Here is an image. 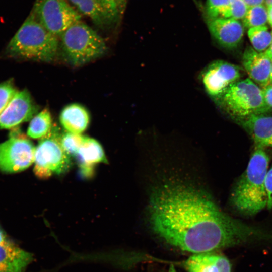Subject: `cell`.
Returning a JSON list of instances; mask_svg holds the SVG:
<instances>
[{
	"label": "cell",
	"instance_id": "6da1fadb",
	"mask_svg": "<svg viewBox=\"0 0 272 272\" xmlns=\"http://www.w3.org/2000/svg\"><path fill=\"white\" fill-rule=\"evenodd\" d=\"M155 233L168 244L198 254L272 241V233L228 215L203 190L182 182L155 188L149 206Z\"/></svg>",
	"mask_w": 272,
	"mask_h": 272
},
{
	"label": "cell",
	"instance_id": "7a4b0ae2",
	"mask_svg": "<svg viewBox=\"0 0 272 272\" xmlns=\"http://www.w3.org/2000/svg\"><path fill=\"white\" fill-rule=\"evenodd\" d=\"M269 160L265 148L255 146L247 168L230 195L232 207L240 214L252 216L266 208L265 181Z\"/></svg>",
	"mask_w": 272,
	"mask_h": 272
},
{
	"label": "cell",
	"instance_id": "3957f363",
	"mask_svg": "<svg viewBox=\"0 0 272 272\" xmlns=\"http://www.w3.org/2000/svg\"><path fill=\"white\" fill-rule=\"evenodd\" d=\"M58 37L47 31L31 13L9 42L6 50L11 57L50 62L59 49Z\"/></svg>",
	"mask_w": 272,
	"mask_h": 272
},
{
	"label": "cell",
	"instance_id": "277c9868",
	"mask_svg": "<svg viewBox=\"0 0 272 272\" xmlns=\"http://www.w3.org/2000/svg\"><path fill=\"white\" fill-rule=\"evenodd\" d=\"M59 37L63 57L72 65L88 63L103 56L107 51L104 39L81 21L70 26Z\"/></svg>",
	"mask_w": 272,
	"mask_h": 272
},
{
	"label": "cell",
	"instance_id": "5b68a950",
	"mask_svg": "<svg viewBox=\"0 0 272 272\" xmlns=\"http://www.w3.org/2000/svg\"><path fill=\"white\" fill-rule=\"evenodd\" d=\"M217 100L237 122L270 110L266 104L262 89L249 78L234 83Z\"/></svg>",
	"mask_w": 272,
	"mask_h": 272
},
{
	"label": "cell",
	"instance_id": "8992f818",
	"mask_svg": "<svg viewBox=\"0 0 272 272\" xmlns=\"http://www.w3.org/2000/svg\"><path fill=\"white\" fill-rule=\"evenodd\" d=\"M62 132L56 125L40 140L36 148L34 172L40 179H45L53 174L65 172L71 167V157L60 142Z\"/></svg>",
	"mask_w": 272,
	"mask_h": 272
},
{
	"label": "cell",
	"instance_id": "52a82bcc",
	"mask_svg": "<svg viewBox=\"0 0 272 272\" xmlns=\"http://www.w3.org/2000/svg\"><path fill=\"white\" fill-rule=\"evenodd\" d=\"M50 33L60 37L81 15L66 0H36L31 12Z\"/></svg>",
	"mask_w": 272,
	"mask_h": 272
},
{
	"label": "cell",
	"instance_id": "ba28073f",
	"mask_svg": "<svg viewBox=\"0 0 272 272\" xmlns=\"http://www.w3.org/2000/svg\"><path fill=\"white\" fill-rule=\"evenodd\" d=\"M36 148L33 143L18 130L0 144V170L7 173L22 171L34 162Z\"/></svg>",
	"mask_w": 272,
	"mask_h": 272
},
{
	"label": "cell",
	"instance_id": "9c48e42d",
	"mask_svg": "<svg viewBox=\"0 0 272 272\" xmlns=\"http://www.w3.org/2000/svg\"><path fill=\"white\" fill-rule=\"evenodd\" d=\"M241 75L238 66L218 60L211 63L204 70L201 81L207 93L217 100L232 85L240 80Z\"/></svg>",
	"mask_w": 272,
	"mask_h": 272
},
{
	"label": "cell",
	"instance_id": "30bf717a",
	"mask_svg": "<svg viewBox=\"0 0 272 272\" xmlns=\"http://www.w3.org/2000/svg\"><path fill=\"white\" fill-rule=\"evenodd\" d=\"M39 108L27 89L18 91L0 114V129H11L29 121Z\"/></svg>",
	"mask_w": 272,
	"mask_h": 272
},
{
	"label": "cell",
	"instance_id": "8fae6325",
	"mask_svg": "<svg viewBox=\"0 0 272 272\" xmlns=\"http://www.w3.org/2000/svg\"><path fill=\"white\" fill-rule=\"evenodd\" d=\"M208 30L221 46L228 49L237 47L242 40L244 27L240 20L232 18L207 19Z\"/></svg>",
	"mask_w": 272,
	"mask_h": 272
},
{
	"label": "cell",
	"instance_id": "7c38bea8",
	"mask_svg": "<svg viewBox=\"0 0 272 272\" xmlns=\"http://www.w3.org/2000/svg\"><path fill=\"white\" fill-rule=\"evenodd\" d=\"M242 64L249 78L261 88L269 83L272 60L263 52H259L252 47H247L243 54Z\"/></svg>",
	"mask_w": 272,
	"mask_h": 272
},
{
	"label": "cell",
	"instance_id": "4fadbf2b",
	"mask_svg": "<svg viewBox=\"0 0 272 272\" xmlns=\"http://www.w3.org/2000/svg\"><path fill=\"white\" fill-rule=\"evenodd\" d=\"M237 122L247 132L255 146L272 148V116L253 115Z\"/></svg>",
	"mask_w": 272,
	"mask_h": 272
},
{
	"label": "cell",
	"instance_id": "5bb4252c",
	"mask_svg": "<svg viewBox=\"0 0 272 272\" xmlns=\"http://www.w3.org/2000/svg\"><path fill=\"white\" fill-rule=\"evenodd\" d=\"M187 272H231V265L227 257L214 252L194 255L184 263Z\"/></svg>",
	"mask_w": 272,
	"mask_h": 272
},
{
	"label": "cell",
	"instance_id": "9a60e30c",
	"mask_svg": "<svg viewBox=\"0 0 272 272\" xmlns=\"http://www.w3.org/2000/svg\"><path fill=\"white\" fill-rule=\"evenodd\" d=\"M33 255L15 244L0 246V272H25Z\"/></svg>",
	"mask_w": 272,
	"mask_h": 272
},
{
	"label": "cell",
	"instance_id": "2e32d148",
	"mask_svg": "<svg viewBox=\"0 0 272 272\" xmlns=\"http://www.w3.org/2000/svg\"><path fill=\"white\" fill-rule=\"evenodd\" d=\"M80 14L89 17L96 25L109 26L116 21L102 0H69Z\"/></svg>",
	"mask_w": 272,
	"mask_h": 272
},
{
	"label": "cell",
	"instance_id": "e0dca14e",
	"mask_svg": "<svg viewBox=\"0 0 272 272\" xmlns=\"http://www.w3.org/2000/svg\"><path fill=\"white\" fill-rule=\"evenodd\" d=\"M90 115L87 110L78 103L70 104L61 110L59 121L64 129L68 132L81 134L88 127Z\"/></svg>",
	"mask_w": 272,
	"mask_h": 272
},
{
	"label": "cell",
	"instance_id": "ac0fdd59",
	"mask_svg": "<svg viewBox=\"0 0 272 272\" xmlns=\"http://www.w3.org/2000/svg\"><path fill=\"white\" fill-rule=\"evenodd\" d=\"M75 157L86 174L90 173L95 164L107 163L104 150L96 140L85 136L83 142Z\"/></svg>",
	"mask_w": 272,
	"mask_h": 272
},
{
	"label": "cell",
	"instance_id": "d6986e66",
	"mask_svg": "<svg viewBox=\"0 0 272 272\" xmlns=\"http://www.w3.org/2000/svg\"><path fill=\"white\" fill-rule=\"evenodd\" d=\"M53 124L51 114L45 108L31 119L28 127L27 135L32 139H40L49 132Z\"/></svg>",
	"mask_w": 272,
	"mask_h": 272
},
{
	"label": "cell",
	"instance_id": "ffe728a7",
	"mask_svg": "<svg viewBox=\"0 0 272 272\" xmlns=\"http://www.w3.org/2000/svg\"><path fill=\"white\" fill-rule=\"evenodd\" d=\"M247 34L252 48L259 52H265L272 41V31L267 25L249 28Z\"/></svg>",
	"mask_w": 272,
	"mask_h": 272
},
{
	"label": "cell",
	"instance_id": "44dd1931",
	"mask_svg": "<svg viewBox=\"0 0 272 272\" xmlns=\"http://www.w3.org/2000/svg\"><path fill=\"white\" fill-rule=\"evenodd\" d=\"M241 21L244 27L248 29L252 27L266 25L268 17L266 5H261L248 8Z\"/></svg>",
	"mask_w": 272,
	"mask_h": 272
},
{
	"label": "cell",
	"instance_id": "7402d4cb",
	"mask_svg": "<svg viewBox=\"0 0 272 272\" xmlns=\"http://www.w3.org/2000/svg\"><path fill=\"white\" fill-rule=\"evenodd\" d=\"M230 0H207L205 12L207 19L230 18Z\"/></svg>",
	"mask_w": 272,
	"mask_h": 272
},
{
	"label": "cell",
	"instance_id": "603a6c76",
	"mask_svg": "<svg viewBox=\"0 0 272 272\" xmlns=\"http://www.w3.org/2000/svg\"><path fill=\"white\" fill-rule=\"evenodd\" d=\"M85 136L68 131L62 132L60 142L61 146L71 157H75L81 147Z\"/></svg>",
	"mask_w": 272,
	"mask_h": 272
},
{
	"label": "cell",
	"instance_id": "cb8c5ba5",
	"mask_svg": "<svg viewBox=\"0 0 272 272\" xmlns=\"http://www.w3.org/2000/svg\"><path fill=\"white\" fill-rule=\"evenodd\" d=\"M18 91L11 80L0 83V114Z\"/></svg>",
	"mask_w": 272,
	"mask_h": 272
},
{
	"label": "cell",
	"instance_id": "d4e9b609",
	"mask_svg": "<svg viewBox=\"0 0 272 272\" xmlns=\"http://www.w3.org/2000/svg\"><path fill=\"white\" fill-rule=\"evenodd\" d=\"M248 7L243 0H230V18L242 20L244 17Z\"/></svg>",
	"mask_w": 272,
	"mask_h": 272
},
{
	"label": "cell",
	"instance_id": "484cf974",
	"mask_svg": "<svg viewBox=\"0 0 272 272\" xmlns=\"http://www.w3.org/2000/svg\"><path fill=\"white\" fill-rule=\"evenodd\" d=\"M102 1L116 21L122 14L125 0H102Z\"/></svg>",
	"mask_w": 272,
	"mask_h": 272
},
{
	"label": "cell",
	"instance_id": "4316f807",
	"mask_svg": "<svg viewBox=\"0 0 272 272\" xmlns=\"http://www.w3.org/2000/svg\"><path fill=\"white\" fill-rule=\"evenodd\" d=\"M267 194V206L268 209H272V166L268 168L265 181Z\"/></svg>",
	"mask_w": 272,
	"mask_h": 272
},
{
	"label": "cell",
	"instance_id": "83f0119b",
	"mask_svg": "<svg viewBox=\"0 0 272 272\" xmlns=\"http://www.w3.org/2000/svg\"><path fill=\"white\" fill-rule=\"evenodd\" d=\"M262 90L266 104L271 109L272 108V85H268Z\"/></svg>",
	"mask_w": 272,
	"mask_h": 272
},
{
	"label": "cell",
	"instance_id": "f1b7e54d",
	"mask_svg": "<svg viewBox=\"0 0 272 272\" xmlns=\"http://www.w3.org/2000/svg\"><path fill=\"white\" fill-rule=\"evenodd\" d=\"M14 243L8 238L5 233L0 228V246H10Z\"/></svg>",
	"mask_w": 272,
	"mask_h": 272
},
{
	"label": "cell",
	"instance_id": "f546056e",
	"mask_svg": "<svg viewBox=\"0 0 272 272\" xmlns=\"http://www.w3.org/2000/svg\"><path fill=\"white\" fill-rule=\"evenodd\" d=\"M248 8L265 5V0H243Z\"/></svg>",
	"mask_w": 272,
	"mask_h": 272
},
{
	"label": "cell",
	"instance_id": "4dcf8cb0",
	"mask_svg": "<svg viewBox=\"0 0 272 272\" xmlns=\"http://www.w3.org/2000/svg\"><path fill=\"white\" fill-rule=\"evenodd\" d=\"M267 11L268 23L272 27V4L266 6Z\"/></svg>",
	"mask_w": 272,
	"mask_h": 272
},
{
	"label": "cell",
	"instance_id": "1f68e13d",
	"mask_svg": "<svg viewBox=\"0 0 272 272\" xmlns=\"http://www.w3.org/2000/svg\"><path fill=\"white\" fill-rule=\"evenodd\" d=\"M264 52L272 60V41L269 47Z\"/></svg>",
	"mask_w": 272,
	"mask_h": 272
},
{
	"label": "cell",
	"instance_id": "d6a6232c",
	"mask_svg": "<svg viewBox=\"0 0 272 272\" xmlns=\"http://www.w3.org/2000/svg\"><path fill=\"white\" fill-rule=\"evenodd\" d=\"M168 272H176V270L173 265H171L169 269Z\"/></svg>",
	"mask_w": 272,
	"mask_h": 272
},
{
	"label": "cell",
	"instance_id": "836d02e7",
	"mask_svg": "<svg viewBox=\"0 0 272 272\" xmlns=\"http://www.w3.org/2000/svg\"><path fill=\"white\" fill-rule=\"evenodd\" d=\"M272 4V0H265V5L267 6Z\"/></svg>",
	"mask_w": 272,
	"mask_h": 272
},
{
	"label": "cell",
	"instance_id": "e575fe53",
	"mask_svg": "<svg viewBox=\"0 0 272 272\" xmlns=\"http://www.w3.org/2000/svg\"><path fill=\"white\" fill-rule=\"evenodd\" d=\"M268 85H272V67H271V73H270V76L269 83Z\"/></svg>",
	"mask_w": 272,
	"mask_h": 272
}]
</instances>
